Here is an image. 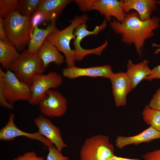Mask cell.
I'll list each match as a JSON object with an SVG mask.
<instances>
[{
    "label": "cell",
    "instance_id": "6da1fadb",
    "mask_svg": "<svg viewBox=\"0 0 160 160\" xmlns=\"http://www.w3.org/2000/svg\"><path fill=\"white\" fill-rule=\"evenodd\" d=\"M159 17L153 16L143 21L135 11L127 14L122 22L113 19L110 26L115 33L121 35L123 43L128 45L133 44L136 51L141 56L146 40L154 36L153 31L159 27Z\"/></svg>",
    "mask_w": 160,
    "mask_h": 160
},
{
    "label": "cell",
    "instance_id": "7a4b0ae2",
    "mask_svg": "<svg viewBox=\"0 0 160 160\" xmlns=\"http://www.w3.org/2000/svg\"><path fill=\"white\" fill-rule=\"evenodd\" d=\"M31 16L23 15L17 10L4 19L7 37L18 51H23L31 40Z\"/></svg>",
    "mask_w": 160,
    "mask_h": 160
},
{
    "label": "cell",
    "instance_id": "3957f363",
    "mask_svg": "<svg viewBox=\"0 0 160 160\" xmlns=\"http://www.w3.org/2000/svg\"><path fill=\"white\" fill-rule=\"evenodd\" d=\"M89 19L88 16L86 14L77 16L71 21L70 24L67 27L51 33L47 38L46 39L59 51L63 53L67 67L75 65L76 61L75 52L74 49H71L70 46L71 40L75 38L74 30L77 26L86 23Z\"/></svg>",
    "mask_w": 160,
    "mask_h": 160
},
{
    "label": "cell",
    "instance_id": "277c9868",
    "mask_svg": "<svg viewBox=\"0 0 160 160\" xmlns=\"http://www.w3.org/2000/svg\"><path fill=\"white\" fill-rule=\"evenodd\" d=\"M9 70L20 81L31 86L36 74H43L45 69L43 62L36 54L24 49L10 65Z\"/></svg>",
    "mask_w": 160,
    "mask_h": 160
},
{
    "label": "cell",
    "instance_id": "5b68a950",
    "mask_svg": "<svg viewBox=\"0 0 160 160\" xmlns=\"http://www.w3.org/2000/svg\"><path fill=\"white\" fill-rule=\"evenodd\" d=\"M31 86L20 81L10 70L0 68V92L13 105L19 101H28L31 97Z\"/></svg>",
    "mask_w": 160,
    "mask_h": 160
},
{
    "label": "cell",
    "instance_id": "8992f818",
    "mask_svg": "<svg viewBox=\"0 0 160 160\" xmlns=\"http://www.w3.org/2000/svg\"><path fill=\"white\" fill-rule=\"evenodd\" d=\"M113 145L109 137L103 135H97L85 141L80 151L81 160H105L113 156Z\"/></svg>",
    "mask_w": 160,
    "mask_h": 160
},
{
    "label": "cell",
    "instance_id": "52a82bcc",
    "mask_svg": "<svg viewBox=\"0 0 160 160\" xmlns=\"http://www.w3.org/2000/svg\"><path fill=\"white\" fill-rule=\"evenodd\" d=\"M63 82L61 76L54 71L35 75L31 85V97L28 102L32 105H38L48 91L59 87Z\"/></svg>",
    "mask_w": 160,
    "mask_h": 160
},
{
    "label": "cell",
    "instance_id": "ba28073f",
    "mask_svg": "<svg viewBox=\"0 0 160 160\" xmlns=\"http://www.w3.org/2000/svg\"><path fill=\"white\" fill-rule=\"evenodd\" d=\"M68 102L66 98L59 91L51 89L39 103L42 115L49 117L63 116L67 111Z\"/></svg>",
    "mask_w": 160,
    "mask_h": 160
},
{
    "label": "cell",
    "instance_id": "9c48e42d",
    "mask_svg": "<svg viewBox=\"0 0 160 160\" xmlns=\"http://www.w3.org/2000/svg\"><path fill=\"white\" fill-rule=\"evenodd\" d=\"M107 25V21L105 19L99 25L97 26L92 31L87 29L86 23H82L75 28L74 33L75 38L73 44L74 47L76 61H81L87 55L93 54L97 55L99 50L97 48L92 49L83 48L80 44L82 40L85 37L90 35H97L101 31L104 30Z\"/></svg>",
    "mask_w": 160,
    "mask_h": 160
},
{
    "label": "cell",
    "instance_id": "30bf717a",
    "mask_svg": "<svg viewBox=\"0 0 160 160\" xmlns=\"http://www.w3.org/2000/svg\"><path fill=\"white\" fill-rule=\"evenodd\" d=\"M14 117V113L10 114L7 124L0 130V140L11 141L16 137L23 136L39 141L48 148L54 145L49 140L41 135L38 132L29 133L24 132L19 129L15 124Z\"/></svg>",
    "mask_w": 160,
    "mask_h": 160
},
{
    "label": "cell",
    "instance_id": "8fae6325",
    "mask_svg": "<svg viewBox=\"0 0 160 160\" xmlns=\"http://www.w3.org/2000/svg\"><path fill=\"white\" fill-rule=\"evenodd\" d=\"M62 73L64 77L70 79L82 76L102 77L110 79L114 73L110 65H104L86 68L74 65L63 69Z\"/></svg>",
    "mask_w": 160,
    "mask_h": 160
},
{
    "label": "cell",
    "instance_id": "7c38bea8",
    "mask_svg": "<svg viewBox=\"0 0 160 160\" xmlns=\"http://www.w3.org/2000/svg\"><path fill=\"white\" fill-rule=\"evenodd\" d=\"M34 122L40 133L49 140L58 150L67 147L63 141L60 129L48 119L41 115L34 119Z\"/></svg>",
    "mask_w": 160,
    "mask_h": 160
},
{
    "label": "cell",
    "instance_id": "4fadbf2b",
    "mask_svg": "<svg viewBox=\"0 0 160 160\" xmlns=\"http://www.w3.org/2000/svg\"><path fill=\"white\" fill-rule=\"evenodd\" d=\"M110 80L116 106L125 105L127 95L133 89L126 73L121 72L114 73Z\"/></svg>",
    "mask_w": 160,
    "mask_h": 160
},
{
    "label": "cell",
    "instance_id": "5bb4252c",
    "mask_svg": "<svg viewBox=\"0 0 160 160\" xmlns=\"http://www.w3.org/2000/svg\"><path fill=\"white\" fill-rule=\"evenodd\" d=\"M123 0H95L92 10L98 11L103 15L107 22H110L112 17L118 21L122 22L127 14L124 11Z\"/></svg>",
    "mask_w": 160,
    "mask_h": 160
},
{
    "label": "cell",
    "instance_id": "9a60e30c",
    "mask_svg": "<svg viewBox=\"0 0 160 160\" xmlns=\"http://www.w3.org/2000/svg\"><path fill=\"white\" fill-rule=\"evenodd\" d=\"M123 8L127 14L132 9L136 11L140 20L145 21L151 17V15L155 9L157 4L155 0H123Z\"/></svg>",
    "mask_w": 160,
    "mask_h": 160
},
{
    "label": "cell",
    "instance_id": "2e32d148",
    "mask_svg": "<svg viewBox=\"0 0 160 160\" xmlns=\"http://www.w3.org/2000/svg\"><path fill=\"white\" fill-rule=\"evenodd\" d=\"M160 138V132L151 126L140 134L134 136H118L116 139L115 144L119 148L131 144L137 145L141 143L150 142Z\"/></svg>",
    "mask_w": 160,
    "mask_h": 160
},
{
    "label": "cell",
    "instance_id": "e0dca14e",
    "mask_svg": "<svg viewBox=\"0 0 160 160\" xmlns=\"http://www.w3.org/2000/svg\"><path fill=\"white\" fill-rule=\"evenodd\" d=\"M36 54L42 60L45 70L51 63L60 65L64 60V56L47 39Z\"/></svg>",
    "mask_w": 160,
    "mask_h": 160
},
{
    "label": "cell",
    "instance_id": "ac0fdd59",
    "mask_svg": "<svg viewBox=\"0 0 160 160\" xmlns=\"http://www.w3.org/2000/svg\"><path fill=\"white\" fill-rule=\"evenodd\" d=\"M51 22L50 24L45 29L39 28L38 25L34 27L27 49L29 53L36 54L47 37L51 33L59 30L56 26L55 19Z\"/></svg>",
    "mask_w": 160,
    "mask_h": 160
},
{
    "label": "cell",
    "instance_id": "d6986e66",
    "mask_svg": "<svg viewBox=\"0 0 160 160\" xmlns=\"http://www.w3.org/2000/svg\"><path fill=\"white\" fill-rule=\"evenodd\" d=\"M148 60H144L135 64L131 60H128L126 73L130 80L133 89L150 74L151 69L148 66Z\"/></svg>",
    "mask_w": 160,
    "mask_h": 160
},
{
    "label": "cell",
    "instance_id": "ffe728a7",
    "mask_svg": "<svg viewBox=\"0 0 160 160\" xmlns=\"http://www.w3.org/2000/svg\"><path fill=\"white\" fill-rule=\"evenodd\" d=\"M72 1L71 0H41L35 12H40L46 20L55 19L63 9Z\"/></svg>",
    "mask_w": 160,
    "mask_h": 160
},
{
    "label": "cell",
    "instance_id": "44dd1931",
    "mask_svg": "<svg viewBox=\"0 0 160 160\" xmlns=\"http://www.w3.org/2000/svg\"><path fill=\"white\" fill-rule=\"evenodd\" d=\"M15 46L9 41L0 40V63L1 68L9 69L12 63L20 55Z\"/></svg>",
    "mask_w": 160,
    "mask_h": 160
},
{
    "label": "cell",
    "instance_id": "7402d4cb",
    "mask_svg": "<svg viewBox=\"0 0 160 160\" xmlns=\"http://www.w3.org/2000/svg\"><path fill=\"white\" fill-rule=\"evenodd\" d=\"M142 114L144 121L147 124L160 132V110L146 105Z\"/></svg>",
    "mask_w": 160,
    "mask_h": 160
},
{
    "label": "cell",
    "instance_id": "603a6c76",
    "mask_svg": "<svg viewBox=\"0 0 160 160\" xmlns=\"http://www.w3.org/2000/svg\"><path fill=\"white\" fill-rule=\"evenodd\" d=\"M41 0L19 1L17 11L22 15L31 16L39 7Z\"/></svg>",
    "mask_w": 160,
    "mask_h": 160
},
{
    "label": "cell",
    "instance_id": "cb8c5ba5",
    "mask_svg": "<svg viewBox=\"0 0 160 160\" xmlns=\"http://www.w3.org/2000/svg\"><path fill=\"white\" fill-rule=\"evenodd\" d=\"M19 1L0 0V18L4 19L11 12L17 10Z\"/></svg>",
    "mask_w": 160,
    "mask_h": 160
},
{
    "label": "cell",
    "instance_id": "d4e9b609",
    "mask_svg": "<svg viewBox=\"0 0 160 160\" xmlns=\"http://www.w3.org/2000/svg\"><path fill=\"white\" fill-rule=\"evenodd\" d=\"M49 152L47 160H68L69 158L63 156L61 151L54 145L48 148Z\"/></svg>",
    "mask_w": 160,
    "mask_h": 160
},
{
    "label": "cell",
    "instance_id": "484cf974",
    "mask_svg": "<svg viewBox=\"0 0 160 160\" xmlns=\"http://www.w3.org/2000/svg\"><path fill=\"white\" fill-rule=\"evenodd\" d=\"M95 0H75L74 1L80 10L84 12L92 10Z\"/></svg>",
    "mask_w": 160,
    "mask_h": 160
},
{
    "label": "cell",
    "instance_id": "4316f807",
    "mask_svg": "<svg viewBox=\"0 0 160 160\" xmlns=\"http://www.w3.org/2000/svg\"><path fill=\"white\" fill-rule=\"evenodd\" d=\"M13 160H44V158L37 156L33 151L25 153L22 155L17 156Z\"/></svg>",
    "mask_w": 160,
    "mask_h": 160
},
{
    "label": "cell",
    "instance_id": "83f0119b",
    "mask_svg": "<svg viewBox=\"0 0 160 160\" xmlns=\"http://www.w3.org/2000/svg\"><path fill=\"white\" fill-rule=\"evenodd\" d=\"M149 105L152 108L160 110V88L153 96Z\"/></svg>",
    "mask_w": 160,
    "mask_h": 160
},
{
    "label": "cell",
    "instance_id": "f1b7e54d",
    "mask_svg": "<svg viewBox=\"0 0 160 160\" xmlns=\"http://www.w3.org/2000/svg\"><path fill=\"white\" fill-rule=\"evenodd\" d=\"M143 158V160H160V149L146 153Z\"/></svg>",
    "mask_w": 160,
    "mask_h": 160
},
{
    "label": "cell",
    "instance_id": "f546056e",
    "mask_svg": "<svg viewBox=\"0 0 160 160\" xmlns=\"http://www.w3.org/2000/svg\"><path fill=\"white\" fill-rule=\"evenodd\" d=\"M155 79H160V65L151 69L150 74L146 78L145 80L151 81Z\"/></svg>",
    "mask_w": 160,
    "mask_h": 160
},
{
    "label": "cell",
    "instance_id": "4dcf8cb0",
    "mask_svg": "<svg viewBox=\"0 0 160 160\" xmlns=\"http://www.w3.org/2000/svg\"><path fill=\"white\" fill-rule=\"evenodd\" d=\"M0 40L9 41L5 32L4 19L1 18H0Z\"/></svg>",
    "mask_w": 160,
    "mask_h": 160
},
{
    "label": "cell",
    "instance_id": "1f68e13d",
    "mask_svg": "<svg viewBox=\"0 0 160 160\" xmlns=\"http://www.w3.org/2000/svg\"><path fill=\"white\" fill-rule=\"evenodd\" d=\"M0 104L1 106L8 109H13V105L10 104L7 100L4 95L0 92Z\"/></svg>",
    "mask_w": 160,
    "mask_h": 160
},
{
    "label": "cell",
    "instance_id": "d6a6232c",
    "mask_svg": "<svg viewBox=\"0 0 160 160\" xmlns=\"http://www.w3.org/2000/svg\"><path fill=\"white\" fill-rule=\"evenodd\" d=\"M152 47L157 48L154 52V54L155 55H156L160 52V44L153 43L152 44Z\"/></svg>",
    "mask_w": 160,
    "mask_h": 160
},
{
    "label": "cell",
    "instance_id": "836d02e7",
    "mask_svg": "<svg viewBox=\"0 0 160 160\" xmlns=\"http://www.w3.org/2000/svg\"><path fill=\"white\" fill-rule=\"evenodd\" d=\"M119 157L117 156L114 155L112 157L108 158L105 160H118Z\"/></svg>",
    "mask_w": 160,
    "mask_h": 160
},
{
    "label": "cell",
    "instance_id": "e575fe53",
    "mask_svg": "<svg viewBox=\"0 0 160 160\" xmlns=\"http://www.w3.org/2000/svg\"><path fill=\"white\" fill-rule=\"evenodd\" d=\"M118 160H140L139 159H131L126 158H124L121 157H119Z\"/></svg>",
    "mask_w": 160,
    "mask_h": 160
},
{
    "label": "cell",
    "instance_id": "d590c367",
    "mask_svg": "<svg viewBox=\"0 0 160 160\" xmlns=\"http://www.w3.org/2000/svg\"><path fill=\"white\" fill-rule=\"evenodd\" d=\"M156 3H157V4H158L160 5V0L156 1Z\"/></svg>",
    "mask_w": 160,
    "mask_h": 160
}]
</instances>
